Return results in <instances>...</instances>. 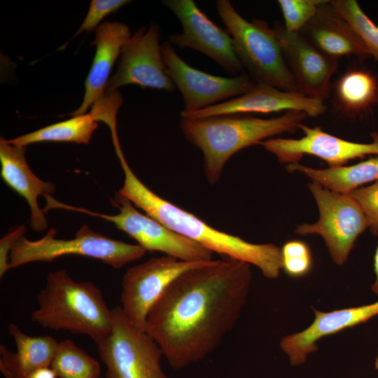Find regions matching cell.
Wrapping results in <instances>:
<instances>
[{"mask_svg":"<svg viewBox=\"0 0 378 378\" xmlns=\"http://www.w3.org/2000/svg\"><path fill=\"white\" fill-rule=\"evenodd\" d=\"M250 264L211 260L178 276L150 309L146 332L174 370L211 354L232 330L246 302Z\"/></svg>","mask_w":378,"mask_h":378,"instance_id":"1","label":"cell"},{"mask_svg":"<svg viewBox=\"0 0 378 378\" xmlns=\"http://www.w3.org/2000/svg\"><path fill=\"white\" fill-rule=\"evenodd\" d=\"M125 178L119 193L136 207L176 233L213 253L253 265L268 279H276L282 269L281 248L273 244H253L220 231L195 215L162 198L134 174L121 148L115 150Z\"/></svg>","mask_w":378,"mask_h":378,"instance_id":"2","label":"cell"},{"mask_svg":"<svg viewBox=\"0 0 378 378\" xmlns=\"http://www.w3.org/2000/svg\"><path fill=\"white\" fill-rule=\"evenodd\" d=\"M309 115L288 111L263 119L251 114H225L204 118H182L180 128L186 139L201 150L205 176L211 185L218 183L229 159L247 147L286 132H294Z\"/></svg>","mask_w":378,"mask_h":378,"instance_id":"3","label":"cell"},{"mask_svg":"<svg viewBox=\"0 0 378 378\" xmlns=\"http://www.w3.org/2000/svg\"><path fill=\"white\" fill-rule=\"evenodd\" d=\"M36 298L31 319L45 328L85 335L95 343L111 330L112 309L101 290L92 282L74 281L64 269L47 275Z\"/></svg>","mask_w":378,"mask_h":378,"instance_id":"4","label":"cell"},{"mask_svg":"<svg viewBox=\"0 0 378 378\" xmlns=\"http://www.w3.org/2000/svg\"><path fill=\"white\" fill-rule=\"evenodd\" d=\"M216 10L231 35L236 54L248 76L257 83L298 92L273 28L260 19L249 22L229 0H218Z\"/></svg>","mask_w":378,"mask_h":378,"instance_id":"5","label":"cell"},{"mask_svg":"<svg viewBox=\"0 0 378 378\" xmlns=\"http://www.w3.org/2000/svg\"><path fill=\"white\" fill-rule=\"evenodd\" d=\"M50 229L41 239L31 241L22 236L9 255V269L33 262H52L67 255H78L98 259L118 269L142 258L146 251L139 244L113 239L84 225L69 239L55 237Z\"/></svg>","mask_w":378,"mask_h":378,"instance_id":"6","label":"cell"},{"mask_svg":"<svg viewBox=\"0 0 378 378\" xmlns=\"http://www.w3.org/2000/svg\"><path fill=\"white\" fill-rule=\"evenodd\" d=\"M110 332L96 343L106 378H168L161 365L162 351L146 332L136 328L121 307L112 309Z\"/></svg>","mask_w":378,"mask_h":378,"instance_id":"7","label":"cell"},{"mask_svg":"<svg viewBox=\"0 0 378 378\" xmlns=\"http://www.w3.org/2000/svg\"><path fill=\"white\" fill-rule=\"evenodd\" d=\"M113 204L119 213L108 215L74 207L57 200L52 203V209H65L92 216L99 217L113 223L137 241L146 251H158L186 261H207L212 259L213 252L198 243L171 230L150 216L139 212L135 206L119 192L115 194Z\"/></svg>","mask_w":378,"mask_h":378,"instance_id":"8","label":"cell"},{"mask_svg":"<svg viewBox=\"0 0 378 378\" xmlns=\"http://www.w3.org/2000/svg\"><path fill=\"white\" fill-rule=\"evenodd\" d=\"M309 188L317 204L319 218L314 223L298 225L295 232L321 236L334 262L342 265L356 239L368 227L365 215L349 194L330 190L314 181Z\"/></svg>","mask_w":378,"mask_h":378,"instance_id":"9","label":"cell"},{"mask_svg":"<svg viewBox=\"0 0 378 378\" xmlns=\"http://www.w3.org/2000/svg\"><path fill=\"white\" fill-rule=\"evenodd\" d=\"M207 261H186L165 255L130 267L122 280L123 312L136 328L146 331L148 314L168 286L186 271Z\"/></svg>","mask_w":378,"mask_h":378,"instance_id":"10","label":"cell"},{"mask_svg":"<svg viewBox=\"0 0 378 378\" xmlns=\"http://www.w3.org/2000/svg\"><path fill=\"white\" fill-rule=\"evenodd\" d=\"M166 71L182 95L181 112L192 113L240 96L256 83L247 74L214 76L192 67L166 41L161 45Z\"/></svg>","mask_w":378,"mask_h":378,"instance_id":"11","label":"cell"},{"mask_svg":"<svg viewBox=\"0 0 378 378\" xmlns=\"http://www.w3.org/2000/svg\"><path fill=\"white\" fill-rule=\"evenodd\" d=\"M163 4L177 17L183 29L181 33L169 36L172 45L206 55L233 76L244 74L231 35L213 22L194 1L166 0Z\"/></svg>","mask_w":378,"mask_h":378,"instance_id":"12","label":"cell"},{"mask_svg":"<svg viewBox=\"0 0 378 378\" xmlns=\"http://www.w3.org/2000/svg\"><path fill=\"white\" fill-rule=\"evenodd\" d=\"M128 84L168 92L176 89L166 71L160 45V27L155 23L148 29L141 27L126 42L118 69L110 78L106 92L115 91Z\"/></svg>","mask_w":378,"mask_h":378,"instance_id":"13","label":"cell"},{"mask_svg":"<svg viewBox=\"0 0 378 378\" xmlns=\"http://www.w3.org/2000/svg\"><path fill=\"white\" fill-rule=\"evenodd\" d=\"M304 136L300 139L271 138L260 144L280 162L294 164L304 155L316 156L329 167L344 166L350 160L378 155V133L370 134L372 141L357 143L344 140L322 130L320 127L299 125Z\"/></svg>","mask_w":378,"mask_h":378,"instance_id":"14","label":"cell"},{"mask_svg":"<svg viewBox=\"0 0 378 378\" xmlns=\"http://www.w3.org/2000/svg\"><path fill=\"white\" fill-rule=\"evenodd\" d=\"M298 92L323 101L330 90V79L338 59L330 57L307 40L300 32H288L281 22L273 27Z\"/></svg>","mask_w":378,"mask_h":378,"instance_id":"15","label":"cell"},{"mask_svg":"<svg viewBox=\"0 0 378 378\" xmlns=\"http://www.w3.org/2000/svg\"><path fill=\"white\" fill-rule=\"evenodd\" d=\"M323 101L311 98L299 92L281 90L273 86L255 83L247 92L192 113H180L182 118H204L225 114L270 113L298 111L309 116L323 114Z\"/></svg>","mask_w":378,"mask_h":378,"instance_id":"16","label":"cell"},{"mask_svg":"<svg viewBox=\"0 0 378 378\" xmlns=\"http://www.w3.org/2000/svg\"><path fill=\"white\" fill-rule=\"evenodd\" d=\"M315 317L306 329L284 336L280 347L292 365L303 364L307 356L318 349L316 342L346 328L365 323L378 315V301L358 307L323 312L314 309Z\"/></svg>","mask_w":378,"mask_h":378,"instance_id":"17","label":"cell"},{"mask_svg":"<svg viewBox=\"0 0 378 378\" xmlns=\"http://www.w3.org/2000/svg\"><path fill=\"white\" fill-rule=\"evenodd\" d=\"M130 37L129 27L120 22H105L96 29L92 43L96 46V51L85 80L83 99L70 115L85 114L90 107L104 97L113 66Z\"/></svg>","mask_w":378,"mask_h":378,"instance_id":"18","label":"cell"},{"mask_svg":"<svg viewBox=\"0 0 378 378\" xmlns=\"http://www.w3.org/2000/svg\"><path fill=\"white\" fill-rule=\"evenodd\" d=\"M1 176L4 182L27 202L30 211L31 227L37 232L47 229L48 224L44 211L39 208L38 196L50 195L55 190L52 182L36 176L27 164L25 148L0 139Z\"/></svg>","mask_w":378,"mask_h":378,"instance_id":"19","label":"cell"},{"mask_svg":"<svg viewBox=\"0 0 378 378\" xmlns=\"http://www.w3.org/2000/svg\"><path fill=\"white\" fill-rule=\"evenodd\" d=\"M300 33L330 57L338 59L344 56H355L364 59L370 57L354 29L334 10L330 1L318 7L315 16Z\"/></svg>","mask_w":378,"mask_h":378,"instance_id":"20","label":"cell"},{"mask_svg":"<svg viewBox=\"0 0 378 378\" xmlns=\"http://www.w3.org/2000/svg\"><path fill=\"white\" fill-rule=\"evenodd\" d=\"M8 329L17 350L13 353L0 346V370L5 378H27L38 368L50 367L59 344L56 339L28 335L14 323H9Z\"/></svg>","mask_w":378,"mask_h":378,"instance_id":"21","label":"cell"},{"mask_svg":"<svg viewBox=\"0 0 378 378\" xmlns=\"http://www.w3.org/2000/svg\"><path fill=\"white\" fill-rule=\"evenodd\" d=\"M332 94L339 112L350 118L363 115L378 104V80L371 71L354 67L337 79Z\"/></svg>","mask_w":378,"mask_h":378,"instance_id":"22","label":"cell"},{"mask_svg":"<svg viewBox=\"0 0 378 378\" xmlns=\"http://www.w3.org/2000/svg\"><path fill=\"white\" fill-rule=\"evenodd\" d=\"M290 172H300L322 186L340 193L349 194L367 183L378 180V157L350 166L314 169L299 163L288 164Z\"/></svg>","mask_w":378,"mask_h":378,"instance_id":"23","label":"cell"},{"mask_svg":"<svg viewBox=\"0 0 378 378\" xmlns=\"http://www.w3.org/2000/svg\"><path fill=\"white\" fill-rule=\"evenodd\" d=\"M98 124L87 113L59 122L20 136L7 139L8 143L25 148L29 144L43 141L74 142L88 144Z\"/></svg>","mask_w":378,"mask_h":378,"instance_id":"24","label":"cell"},{"mask_svg":"<svg viewBox=\"0 0 378 378\" xmlns=\"http://www.w3.org/2000/svg\"><path fill=\"white\" fill-rule=\"evenodd\" d=\"M50 367L57 378H99V362L73 340L59 342Z\"/></svg>","mask_w":378,"mask_h":378,"instance_id":"25","label":"cell"},{"mask_svg":"<svg viewBox=\"0 0 378 378\" xmlns=\"http://www.w3.org/2000/svg\"><path fill=\"white\" fill-rule=\"evenodd\" d=\"M330 4L354 29L370 56L378 61V26L363 11L356 0H332Z\"/></svg>","mask_w":378,"mask_h":378,"instance_id":"26","label":"cell"},{"mask_svg":"<svg viewBox=\"0 0 378 378\" xmlns=\"http://www.w3.org/2000/svg\"><path fill=\"white\" fill-rule=\"evenodd\" d=\"M326 0H279L284 18L283 24L288 32H300L313 19L318 7Z\"/></svg>","mask_w":378,"mask_h":378,"instance_id":"27","label":"cell"},{"mask_svg":"<svg viewBox=\"0 0 378 378\" xmlns=\"http://www.w3.org/2000/svg\"><path fill=\"white\" fill-rule=\"evenodd\" d=\"M282 269L292 277H301L309 272L312 256L308 245L300 240L286 242L281 248Z\"/></svg>","mask_w":378,"mask_h":378,"instance_id":"28","label":"cell"},{"mask_svg":"<svg viewBox=\"0 0 378 378\" xmlns=\"http://www.w3.org/2000/svg\"><path fill=\"white\" fill-rule=\"evenodd\" d=\"M349 195L360 207L370 232L378 234V180L368 186L356 188Z\"/></svg>","mask_w":378,"mask_h":378,"instance_id":"29","label":"cell"},{"mask_svg":"<svg viewBox=\"0 0 378 378\" xmlns=\"http://www.w3.org/2000/svg\"><path fill=\"white\" fill-rule=\"evenodd\" d=\"M127 0H92L88 13L75 36L97 29L105 17L130 3Z\"/></svg>","mask_w":378,"mask_h":378,"instance_id":"30","label":"cell"},{"mask_svg":"<svg viewBox=\"0 0 378 378\" xmlns=\"http://www.w3.org/2000/svg\"><path fill=\"white\" fill-rule=\"evenodd\" d=\"M26 228L23 226L19 227L11 232L4 236L0 241V277L2 278L9 269V255L17 241L23 236Z\"/></svg>","mask_w":378,"mask_h":378,"instance_id":"31","label":"cell"},{"mask_svg":"<svg viewBox=\"0 0 378 378\" xmlns=\"http://www.w3.org/2000/svg\"><path fill=\"white\" fill-rule=\"evenodd\" d=\"M27 378H57L51 367H43L32 372Z\"/></svg>","mask_w":378,"mask_h":378,"instance_id":"32","label":"cell"},{"mask_svg":"<svg viewBox=\"0 0 378 378\" xmlns=\"http://www.w3.org/2000/svg\"><path fill=\"white\" fill-rule=\"evenodd\" d=\"M374 270L375 273V281L372 286V290L378 296V245L374 258Z\"/></svg>","mask_w":378,"mask_h":378,"instance_id":"33","label":"cell"},{"mask_svg":"<svg viewBox=\"0 0 378 378\" xmlns=\"http://www.w3.org/2000/svg\"><path fill=\"white\" fill-rule=\"evenodd\" d=\"M374 368L376 370H378V354L374 362Z\"/></svg>","mask_w":378,"mask_h":378,"instance_id":"34","label":"cell"}]
</instances>
